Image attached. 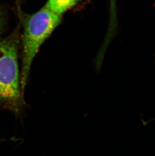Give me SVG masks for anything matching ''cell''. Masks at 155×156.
I'll return each mask as SVG.
<instances>
[{"label":"cell","instance_id":"cell-1","mask_svg":"<svg viewBox=\"0 0 155 156\" xmlns=\"http://www.w3.org/2000/svg\"><path fill=\"white\" fill-rule=\"evenodd\" d=\"M19 29L0 40V107L20 116L25 109L18 62Z\"/></svg>","mask_w":155,"mask_h":156},{"label":"cell","instance_id":"cell-2","mask_svg":"<svg viewBox=\"0 0 155 156\" xmlns=\"http://www.w3.org/2000/svg\"><path fill=\"white\" fill-rule=\"evenodd\" d=\"M19 15L23 27L21 83L22 88L25 90L32 62L36 55L41 44L60 24L62 18L61 16L44 7L31 14L24 13L20 10Z\"/></svg>","mask_w":155,"mask_h":156},{"label":"cell","instance_id":"cell-3","mask_svg":"<svg viewBox=\"0 0 155 156\" xmlns=\"http://www.w3.org/2000/svg\"><path fill=\"white\" fill-rule=\"evenodd\" d=\"M81 0H48L44 7L57 15L62 16L64 12L75 6Z\"/></svg>","mask_w":155,"mask_h":156},{"label":"cell","instance_id":"cell-4","mask_svg":"<svg viewBox=\"0 0 155 156\" xmlns=\"http://www.w3.org/2000/svg\"><path fill=\"white\" fill-rule=\"evenodd\" d=\"M6 23V11L4 8L0 6V35L4 30Z\"/></svg>","mask_w":155,"mask_h":156}]
</instances>
